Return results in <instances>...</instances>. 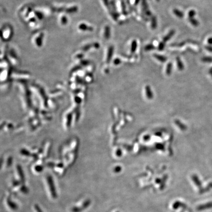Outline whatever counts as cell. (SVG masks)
Segmentation results:
<instances>
[{
  "label": "cell",
  "mask_w": 212,
  "mask_h": 212,
  "mask_svg": "<svg viewBox=\"0 0 212 212\" xmlns=\"http://www.w3.org/2000/svg\"><path fill=\"white\" fill-rule=\"evenodd\" d=\"M55 10L57 11H63L66 13H74L78 10V7L76 5H62L60 6H54Z\"/></svg>",
  "instance_id": "1"
},
{
  "label": "cell",
  "mask_w": 212,
  "mask_h": 212,
  "mask_svg": "<svg viewBox=\"0 0 212 212\" xmlns=\"http://www.w3.org/2000/svg\"><path fill=\"white\" fill-rule=\"evenodd\" d=\"M1 36L3 40H8L12 36V29L10 26H5L3 27L1 32Z\"/></svg>",
  "instance_id": "2"
},
{
  "label": "cell",
  "mask_w": 212,
  "mask_h": 212,
  "mask_svg": "<svg viewBox=\"0 0 212 212\" xmlns=\"http://www.w3.org/2000/svg\"><path fill=\"white\" fill-rule=\"evenodd\" d=\"M44 34L43 33H38L33 38V42L37 47H41L42 45Z\"/></svg>",
  "instance_id": "3"
},
{
  "label": "cell",
  "mask_w": 212,
  "mask_h": 212,
  "mask_svg": "<svg viewBox=\"0 0 212 212\" xmlns=\"http://www.w3.org/2000/svg\"><path fill=\"white\" fill-rule=\"evenodd\" d=\"M78 29L80 31H82V32H86V31L91 32L93 30V29L91 26L84 23H82L80 24H79L78 26Z\"/></svg>",
  "instance_id": "4"
},
{
  "label": "cell",
  "mask_w": 212,
  "mask_h": 212,
  "mask_svg": "<svg viewBox=\"0 0 212 212\" xmlns=\"http://www.w3.org/2000/svg\"><path fill=\"white\" fill-rule=\"evenodd\" d=\"M99 46H100L99 44L98 43H93L92 44H88L85 45L83 47H82V51L83 52H86V51L90 50L92 48L98 49L99 48Z\"/></svg>",
  "instance_id": "5"
},
{
  "label": "cell",
  "mask_w": 212,
  "mask_h": 212,
  "mask_svg": "<svg viewBox=\"0 0 212 212\" xmlns=\"http://www.w3.org/2000/svg\"><path fill=\"white\" fill-rule=\"evenodd\" d=\"M48 183L49 184V188L51 191V193L52 194V196H53V198H55L57 197V193L56 191V189L55 188V186L54 185L53 182V180L51 179V178H50V179L48 180Z\"/></svg>",
  "instance_id": "6"
},
{
  "label": "cell",
  "mask_w": 212,
  "mask_h": 212,
  "mask_svg": "<svg viewBox=\"0 0 212 212\" xmlns=\"http://www.w3.org/2000/svg\"><path fill=\"white\" fill-rule=\"evenodd\" d=\"M114 51V47L113 46H111L109 47L108 50L107 56L106 58V62L107 64H109L111 62L112 58L113 57Z\"/></svg>",
  "instance_id": "7"
},
{
  "label": "cell",
  "mask_w": 212,
  "mask_h": 212,
  "mask_svg": "<svg viewBox=\"0 0 212 212\" xmlns=\"http://www.w3.org/2000/svg\"><path fill=\"white\" fill-rule=\"evenodd\" d=\"M90 203V200H88L84 202V204H83V205L81 207H80V208H74L72 209V211L73 212H81L82 210H83L84 209H85L86 208H87L89 206Z\"/></svg>",
  "instance_id": "8"
},
{
  "label": "cell",
  "mask_w": 212,
  "mask_h": 212,
  "mask_svg": "<svg viewBox=\"0 0 212 212\" xmlns=\"http://www.w3.org/2000/svg\"><path fill=\"white\" fill-rule=\"evenodd\" d=\"M212 208V202H209L205 204L204 205H201L199 206L197 209L198 210H206V209H211Z\"/></svg>",
  "instance_id": "9"
},
{
  "label": "cell",
  "mask_w": 212,
  "mask_h": 212,
  "mask_svg": "<svg viewBox=\"0 0 212 212\" xmlns=\"http://www.w3.org/2000/svg\"><path fill=\"white\" fill-rule=\"evenodd\" d=\"M9 56L10 60L12 62V63H13V64L16 65L17 64H18V60L17 58L16 55L15 54L14 51H10L9 54Z\"/></svg>",
  "instance_id": "10"
},
{
  "label": "cell",
  "mask_w": 212,
  "mask_h": 212,
  "mask_svg": "<svg viewBox=\"0 0 212 212\" xmlns=\"http://www.w3.org/2000/svg\"><path fill=\"white\" fill-rule=\"evenodd\" d=\"M104 36L106 40H108L111 36V29L109 26H106L105 28Z\"/></svg>",
  "instance_id": "11"
},
{
  "label": "cell",
  "mask_w": 212,
  "mask_h": 212,
  "mask_svg": "<svg viewBox=\"0 0 212 212\" xmlns=\"http://www.w3.org/2000/svg\"><path fill=\"white\" fill-rule=\"evenodd\" d=\"M175 31L174 30H172L171 31H170L169 32V33H168L166 36H165L163 38V42L165 43L167 41H168L175 34Z\"/></svg>",
  "instance_id": "12"
},
{
  "label": "cell",
  "mask_w": 212,
  "mask_h": 212,
  "mask_svg": "<svg viewBox=\"0 0 212 212\" xmlns=\"http://www.w3.org/2000/svg\"><path fill=\"white\" fill-rule=\"evenodd\" d=\"M153 56L157 60H158V61H159L160 62H161L162 63H164L167 61V58L164 57V56H162V55H158V54H155L153 55Z\"/></svg>",
  "instance_id": "13"
},
{
  "label": "cell",
  "mask_w": 212,
  "mask_h": 212,
  "mask_svg": "<svg viewBox=\"0 0 212 212\" xmlns=\"http://www.w3.org/2000/svg\"><path fill=\"white\" fill-rule=\"evenodd\" d=\"M137 48V42L136 40H134L132 42L131 48V52L132 54H133L136 51Z\"/></svg>",
  "instance_id": "14"
},
{
  "label": "cell",
  "mask_w": 212,
  "mask_h": 212,
  "mask_svg": "<svg viewBox=\"0 0 212 212\" xmlns=\"http://www.w3.org/2000/svg\"><path fill=\"white\" fill-rule=\"evenodd\" d=\"M176 60L177 65V67H178V69H179L180 70H182L184 68V65H183L182 61L181 60L180 58L179 57H178L176 58Z\"/></svg>",
  "instance_id": "15"
},
{
  "label": "cell",
  "mask_w": 212,
  "mask_h": 212,
  "mask_svg": "<svg viewBox=\"0 0 212 212\" xmlns=\"http://www.w3.org/2000/svg\"><path fill=\"white\" fill-rule=\"evenodd\" d=\"M173 13L174 14L178 17L182 18L184 16V13L182 11H180L178 9H173Z\"/></svg>",
  "instance_id": "16"
},
{
  "label": "cell",
  "mask_w": 212,
  "mask_h": 212,
  "mask_svg": "<svg viewBox=\"0 0 212 212\" xmlns=\"http://www.w3.org/2000/svg\"><path fill=\"white\" fill-rule=\"evenodd\" d=\"M157 22L155 16H153L151 19V27L153 29H155L157 27Z\"/></svg>",
  "instance_id": "17"
},
{
  "label": "cell",
  "mask_w": 212,
  "mask_h": 212,
  "mask_svg": "<svg viewBox=\"0 0 212 212\" xmlns=\"http://www.w3.org/2000/svg\"><path fill=\"white\" fill-rule=\"evenodd\" d=\"M67 21H68L67 17L65 15H62L60 17V22L62 25H66L67 23Z\"/></svg>",
  "instance_id": "18"
},
{
  "label": "cell",
  "mask_w": 212,
  "mask_h": 212,
  "mask_svg": "<svg viewBox=\"0 0 212 212\" xmlns=\"http://www.w3.org/2000/svg\"><path fill=\"white\" fill-rule=\"evenodd\" d=\"M172 64L171 63H169L167 66H166V73L167 74L169 75L171 72V70H172Z\"/></svg>",
  "instance_id": "19"
},
{
  "label": "cell",
  "mask_w": 212,
  "mask_h": 212,
  "mask_svg": "<svg viewBox=\"0 0 212 212\" xmlns=\"http://www.w3.org/2000/svg\"><path fill=\"white\" fill-rule=\"evenodd\" d=\"M155 49V47H154V46L153 45L151 44H148V45H147L145 47V48H144L145 50V51H150V50H153V49Z\"/></svg>",
  "instance_id": "20"
},
{
  "label": "cell",
  "mask_w": 212,
  "mask_h": 212,
  "mask_svg": "<svg viewBox=\"0 0 212 212\" xmlns=\"http://www.w3.org/2000/svg\"><path fill=\"white\" fill-rule=\"evenodd\" d=\"M189 21L192 23V24L193 25H194V26H196L198 24V23H197V21L195 20L194 19H193L192 18H190Z\"/></svg>",
  "instance_id": "21"
},
{
  "label": "cell",
  "mask_w": 212,
  "mask_h": 212,
  "mask_svg": "<svg viewBox=\"0 0 212 212\" xmlns=\"http://www.w3.org/2000/svg\"><path fill=\"white\" fill-rule=\"evenodd\" d=\"M164 46H165V43H164V42H161V43L159 44V46H158V49H159V50H160V51H162V50H163L164 49Z\"/></svg>",
  "instance_id": "22"
},
{
  "label": "cell",
  "mask_w": 212,
  "mask_h": 212,
  "mask_svg": "<svg viewBox=\"0 0 212 212\" xmlns=\"http://www.w3.org/2000/svg\"><path fill=\"white\" fill-rule=\"evenodd\" d=\"M121 60L119 59H118V58L115 59L114 61V64L115 65H119V64H121Z\"/></svg>",
  "instance_id": "23"
},
{
  "label": "cell",
  "mask_w": 212,
  "mask_h": 212,
  "mask_svg": "<svg viewBox=\"0 0 212 212\" xmlns=\"http://www.w3.org/2000/svg\"><path fill=\"white\" fill-rule=\"evenodd\" d=\"M195 14V11H194V10H190V11H189V13H188V15L189 16V17H190V18H192V17L194 16Z\"/></svg>",
  "instance_id": "24"
},
{
  "label": "cell",
  "mask_w": 212,
  "mask_h": 212,
  "mask_svg": "<svg viewBox=\"0 0 212 212\" xmlns=\"http://www.w3.org/2000/svg\"><path fill=\"white\" fill-rule=\"evenodd\" d=\"M140 0H135V3H134L135 5H137L139 3V2H140Z\"/></svg>",
  "instance_id": "25"
},
{
  "label": "cell",
  "mask_w": 212,
  "mask_h": 212,
  "mask_svg": "<svg viewBox=\"0 0 212 212\" xmlns=\"http://www.w3.org/2000/svg\"><path fill=\"white\" fill-rule=\"evenodd\" d=\"M156 0V1H157V2H159L160 0Z\"/></svg>",
  "instance_id": "26"
}]
</instances>
